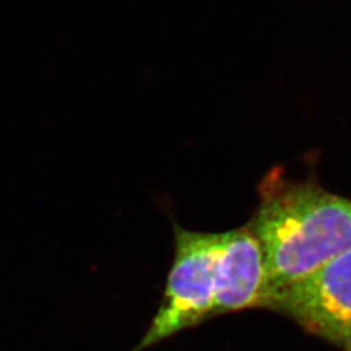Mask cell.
I'll use <instances>...</instances> for the list:
<instances>
[{"label": "cell", "mask_w": 351, "mask_h": 351, "mask_svg": "<svg viewBox=\"0 0 351 351\" xmlns=\"http://www.w3.org/2000/svg\"><path fill=\"white\" fill-rule=\"evenodd\" d=\"M249 228L263 251L265 306L274 293L351 250V199L276 168L261 182Z\"/></svg>", "instance_id": "6da1fadb"}, {"label": "cell", "mask_w": 351, "mask_h": 351, "mask_svg": "<svg viewBox=\"0 0 351 351\" xmlns=\"http://www.w3.org/2000/svg\"><path fill=\"white\" fill-rule=\"evenodd\" d=\"M221 233L175 226L176 251L163 301L134 351H142L213 316L215 265Z\"/></svg>", "instance_id": "7a4b0ae2"}, {"label": "cell", "mask_w": 351, "mask_h": 351, "mask_svg": "<svg viewBox=\"0 0 351 351\" xmlns=\"http://www.w3.org/2000/svg\"><path fill=\"white\" fill-rule=\"evenodd\" d=\"M264 308L345 349L351 342V250L274 293Z\"/></svg>", "instance_id": "3957f363"}, {"label": "cell", "mask_w": 351, "mask_h": 351, "mask_svg": "<svg viewBox=\"0 0 351 351\" xmlns=\"http://www.w3.org/2000/svg\"><path fill=\"white\" fill-rule=\"evenodd\" d=\"M265 297L263 251L249 226L221 233L215 265L213 316L263 308Z\"/></svg>", "instance_id": "277c9868"}, {"label": "cell", "mask_w": 351, "mask_h": 351, "mask_svg": "<svg viewBox=\"0 0 351 351\" xmlns=\"http://www.w3.org/2000/svg\"><path fill=\"white\" fill-rule=\"evenodd\" d=\"M343 350L351 351V342L349 343V345H348V346H346V348H345V349H343Z\"/></svg>", "instance_id": "5b68a950"}]
</instances>
